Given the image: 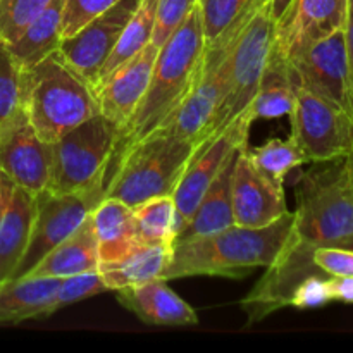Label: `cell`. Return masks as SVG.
I'll return each mask as SVG.
<instances>
[{"instance_id": "1", "label": "cell", "mask_w": 353, "mask_h": 353, "mask_svg": "<svg viewBox=\"0 0 353 353\" xmlns=\"http://www.w3.org/2000/svg\"><path fill=\"white\" fill-rule=\"evenodd\" d=\"M203 48L202 19L199 6H195L185 23L159 48L147 92L130 123L119 131L109 165L137 141L159 131L171 119L195 85Z\"/></svg>"}, {"instance_id": "2", "label": "cell", "mask_w": 353, "mask_h": 353, "mask_svg": "<svg viewBox=\"0 0 353 353\" xmlns=\"http://www.w3.org/2000/svg\"><path fill=\"white\" fill-rule=\"evenodd\" d=\"M293 228V212L262 228L233 226L203 236L176 241L162 279L188 276L241 278L278 259Z\"/></svg>"}, {"instance_id": "3", "label": "cell", "mask_w": 353, "mask_h": 353, "mask_svg": "<svg viewBox=\"0 0 353 353\" xmlns=\"http://www.w3.org/2000/svg\"><path fill=\"white\" fill-rule=\"evenodd\" d=\"M290 240L305 247H334L353 236V176L348 159L317 162L295 188Z\"/></svg>"}, {"instance_id": "4", "label": "cell", "mask_w": 353, "mask_h": 353, "mask_svg": "<svg viewBox=\"0 0 353 353\" xmlns=\"http://www.w3.org/2000/svg\"><path fill=\"white\" fill-rule=\"evenodd\" d=\"M21 105L45 143L99 114L92 86L61 59L57 50L21 74Z\"/></svg>"}, {"instance_id": "5", "label": "cell", "mask_w": 353, "mask_h": 353, "mask_svg": "<svg viewBox=\"0 0 353 353\" xmlns=\"http://www.w3.org/2000/svg\"><path fill=\"white\" fill-rule=\"evenodd\" d=\"M196 143L155 131L119 155L105 174V196L137 207L155 196L174 193Z\"/></svg>"}, {"instance_id": "6", "label": "cell", "mask_w": 353, "mask_h": 353, "mask_svg": "<svg viewBox=\"0 0 353 353\" xmlns=\"http://www.w3.org/2000/svg\"><path fill=\"white\" fill-rule=\"evenodd\" d=\"M274 41L276 19L272 17L271 0H259L231 52L223 102L217 107L199 145L219 137L248 109L261 85Z\"/></svg>"}, {"instance_id": "7", "label": "cell", "mask_w": 353, "mask_h": 353, "mask_svg": "<svg viewBox=\"0 0 353 353\" xmlns=\"http://www.w3.org/2000/svg\"><path fill=\"white\" fill-rule=\"evenodd\" d=\"M119 130L102 114L78 124L50 145V172L47 190L52 193H74L102 188L116 147Z\"/></svg>"}, {"instance_id": "8", "label": "cell", "mask_w": 353, "mask_h": 353, "mask_svg": "<svg viewBox=\"0 0 353 353\" xmlns=\"http://www.w3.org/2000/svg\"><path fill=\"white\" fill-rule=\"evenodd\" d=\"M257 3L259 0H254L250 9L240 19L234 21L216 40L205 45L202 61H200L199 74H196L192 92L183 100L178 110L172 114L171 119L159 131L188 138V140L195 141L196 147H199L217 107L223 102L224 92H226L228 71H230L231 52H233L234 43L240 37V31L243 30L245 23L254 12Z\"/></svg>"}, {"instance_id": "9", "label": "cell", "mask_w": 353, "mask_h": 353, "mask_svg": "<svg viewBox=\"0 0 353 353\" xmlns=\"http://www.w3.org/2000/svg\"><path fill=\"white\" fill-rule=\"evenodd\" d=\"M290 116L292 134L310 164L353 154V116L323 97L296 86Z\"/></svg>"}, {"instance_id": "10", "label": "cell", "mask_w": 353, "mask_h": 353, "mask_svg": "<svg viewBox=\"0 0 353 353\" xmlns=\"http://www.w3.org/2000/svg\"><path fill=\"white\" fill-rule=\"evenodd\" d=\"M296 86L305 88L353 116V88L345 28L305 45L286 59Z\"/></svg>"}, {"instance_id": "11", "label": "cell", "mask_w": 353, "mask_h": 353, "mask_svg": "<svg viewBox=\"0 0 353 353\" xmlns=\"http://www.w3.org/2000/svg\"><path fill=\"white\" fill-rule=\"evenodd\" d=\"M34 196L37 212L30 243L14 278L26 276L52 248L74 233L79 224L92 214L97 203L105 196V192L102 188L74 193H52L43 190Z\"/></svg>"}, {"instance_id": "12", "label": "cell", "mask_w": 353, "mask_h": 353, "mask_svg": "<svg viewBox=\"0 0 353 353\" xmlns=\"http://www.w3.org/2000/svg\"><path fill=\"white\" fill-rule=\"evenodd\" d=\"M252 124L254 123L245 110L219 137L195 148L178 185H176L174 193H172V200H174L179 221H181V230L192 219L196 205L205 195L209 186L212 185L216 176L219 174L221 169L224 168L228 159L238 148L248 147Z\"/></svg>"}, {"instance_id": "13", "label": "cell", "mask_w": 353, "mask_h": 353, "mask_svg": "<svg viewBox=\"0 0 353 353\" xmlns=\"http://www.w3.org/2000/svg\"><path fill=\"white\" fill-rule=\"evenodd\" d=\"M50 145L45 143L23 105L0 123V174L31 195L47 190Z\"/></svg>"}, {"instance_id": "14", "label": "cell", "mask_w": 353, "mask_h": 353, "mask_svg": "<svg viewBox=\"0 0 353 353\" xmlns=\"http://www.w3.org/2000/svg\"><path fill=\"white\" fill-rule=\"evenodd\" d=\"M140 2L141 0H119L116 6L97 16L74 34L61 40L57 54L92 88H95L100 69L116 47L124 26Z\"/></svg>"}, {"instance_id": "15", "label": "cell", "mask_w": 353, "mask_h": 353, "mask_svg": "<svg viewBox=\"0 0 353 353\" xmlns=\"http://www.w3.org/2000/svg\"><path fill=\"white\" fill-rule=\"evenodd\" d=\"M248 147L238 150L231 178V203L234 224L262 228L290 212L283 183L259 171L248 157Z\"/></svg>"}, {"instance_id": "16", "label": "cell", "mask_w": 353, "mask_h": 353, "mask_svg": "<svg viewBox=\"0 0 353 353\" xmlns=\"http://www.w3.org/2000/svg\"><path fill=\"white\" fill-rule=\"evenodd\" d=\"M350 0H292L276 21L274 48L285 59L345 28Z\"/></svg>"}, {"instance_id": "17", "label": "cell", "mask_w": 353, "mask_h": 353, "mask_svg": "<svg viewBox=\"0 0 353 353\" xmlns=\"http://www.w3.org/2000/svg\"><path fill=\"white\" fill-rule=\"evenodd\" d=\"M157 54L159 47L150 41L143 50L123 62L97 85L99 112L119 131L130 123L147 92Z\"/></svg>"}, {"instance_id": "18", "label": "cell", "mask_w": 353, "mask_h": 353, "mask_svg": "<svg viewBox=\"0 0 353 353\" xmlns=\"http://www.w3.org/2000/svg\"><path fill=\"white\" fill-rule=\"evenodd\" d=\"M0 283L14 278L30 243L37 196L0 174Z\"/></svg>"}, {"instance_id": "19", "label": "cell", "mask_w": 353, "mask_h": 353, "mask_svg": "<svg viewBox=\"0 0 353 353\" xmlns=\"http://www.w3.org/2000/svg\"><path fill=\"white\" fill-rule=\"evenodd\" d=\"M117 300L138 319L154 326H195L199 316L162 278L117 290Z\"/></svg>"}, {"instance_id": "20", "label": "cell", "mask_w": 353, "mask_h": 353, "mask_svg": "<svg viewBox=\"0 0 353 353\" xmlns=\"http://www.w3.org/2000/svg\"><path fill=\"white\" fill-rule=\"evenodd\" d=\"M93 230L99 243L100 269L123 261L140 247L133 207L103 196L92 210Z\"/></svg>"}, {"instance_id": "21", "label": "cell", "mask_w": 353, "mask_h": 353, "mask_svg": "<svg viewBox=\"0 0 353 353\" xmlns=\"http://www.w3.org/2000/svg\"><path fill=\"white\" fill-rule=\"evenodd\" d=\"M95 271H100V255L92 214H90L74 233L52 248L26 276L62 279L72 274Z\"/></svg>"}, {"instance_id": "22", "label": "cell", "mask_w": 353, "mask_h": 353, "mask_svg": "<svg viewBox=\"0 0 353 353\" xmlns=\"http://www.w3.org/2000/svg\"><path fill=\"white\" fill-rule=\"evenodd\" d=\"M61 278L23 276L0 283V324H17L52 312Z\"/></svg>"}, {"instance_id": "23", "label": "cell", "mask_w": 353, "mask_h": 353, "mask_svg": "<svg viewBox=\"0 0 353 353\" xmlns=\"http://www.w3.org/2000/svg\"><path fill=\"white\" fill-rule=\"evenodd\" d=\"M238 150L228 159L224 168L221 169L219 174L216 176L212 185L209 186L205 195L202 196L200 203L196 205L192 219L179 231L174 243L176 241L190 240V238L195 236H203V234L216 233V231L233 226L234 217L233 203H231V178H233L234 159H236Z\"/></svg>"}, {"instance_id": "24", "label": "cell", "mask_w": 353, "mask_h": 353, "mask_svg": "<svg viewBox=\"0 0 353 353\" xmlns=\"http://www.w3.org/2000/svg\"><path fill=\"white\" fill-rule=\"evenodd\" d=\"M295 93L296 83L293 79L288 62L283 55L278 54L276 48H272L257 93L247 109L252 123L288 116L295 103Z\"/></svg>"}, {"instance_id": "25", "label": "cell", "mask_w": 353, "mask_h": 353, "mask_svg": "<svg viewBox=\"0 0 353 353\" xmlns=\"http://www.w3.org/2000/svg\"><path fill=\"white\" fill-rule=\"evenodd\" d=\"M65 0H50L43 12L6 47L21 69L31 68L54 54L62 40V12Z\"/></svg>"}, {"instance_id": "26", "label": "cell", "mask_w": 353, "mask_h": 353, "mask_svg": "<svg viewBox=\"0 0 353 353\" xmlns=\"http://www.w3.org/2000/svg\"><path fill=\"white\" fill-rule=\"evenodd\" d=\"M174 245H140L123 261L100 269L109 292L143 285L164 276L172 259Z\"/></svg>"}, {"instance_id": "27", "label": "cell", "mask_w": 353, "mask_h": 353, "mask_svg": "<svg viewBox=\"0 0 353 353\" xmlns=\"http://www.w3.org/2000/svg\"><path fill=\"white\" fill-rule=\"evenodd\" d=\"M133 212L141 245H174L181 221L171 195L147 200L133 207Z\"/></svg>"}, {"instance_id": "28", "label": "cell", "mask_w": 353, "mask_h": 353, "mask_svg": "<svg viewBox=\"0 0 353 353\" xmlns=\"http://www.w3.org/2000/svg\"><path fill=\"white\" fill-rule=\"evenodd\" d=\"M155 6H157V0H141L140 6L137 7L133 16L130 17L128 24L124 26L116 47L112 48L110 55L107 57L105 64L100 69L95 88L114 69L119 68L123 62H126L128 59L137 55L138 52L143 50L150 43L155 24ZM95 88H93V92H95Z\"/></svg>"}, {"instance_id": "29", "label": "cell", "mask_w": 353, "mask_h": 353, "mask_svg": "<svg viewBox=\"0 0 353 353\" xmlns=\"http://www.w3.org/2000/svg\"><path fill=\"white\" fill-rule=\"evenodd\" d=\"M247 152L259 171L264 172L274 181L283 183V185H285V178L293 169L307 164L305 155L292 137L286 138V140L272 138L254 150L247 148Z\"/></svg>"}, {"instance_id": "30", "label": "cell", "mask_w": 353, "mask_h": 353, "mask_svg": "<svg viewBox=\"0 0 353 353\" xmlns=\"http://www.w3.org/2000/svg\"><path fill=\"white\" fill-rule=\"evenodd\" d=\"M50 0H0V45L9 47L40 16Z\"/></svg>"}, {"instance_id": "31", "label": "cell", "mask_w": 353, "mask_h": 353, "mask_svg": "<svg viewBox=\"0 0 353 353\" xmlns=\"http://www.w3.org/2000/svg\"><path fill=\"white\" fill-rule=\"evenodd\" d=\"M254 0H199L200 19L205 45L223 34L231 24L240 19Z\"/></svg>"}, {"instance_id": "32", "label": "cell", "mask_w": 353, "mask_h": 353, "mask_svg": "<svg viewBox=\"0 0 353 353\" xmlns=\"http://www.w3.org/2000/svg\"><path fill=\"white\" fill-rule=\"evenodd\" d=\"M105 292H109V288L103 283L100 271L81 272V274H72L68 276V278H62L57 293H55L54 303H52V312H57L62 307L81 302V300Z\"/></svg>"}, {"instance_id": "33", "label": "cell", "mask_w": 353, "mask_h": 353, "mask_svg": "<svg viewBox=\"0 0 353 353\" xmlns=\"http://www.w3.org/2000/svg\"><path fill=\"white\" fill-rule=\"evenodd\" d=\"M196 3L199 0H157L152 43L161 48L171 38V34L185 23Z\"/></svg>"}, {"instance_id": "34", "label": "cell", "mask_w": 353, "mask_h": 353, "mask_svg": "<svg viewBox=\"0 0 353 353\" xmlns=\"http://www.w3.org/2000/svg\"><path fill=\"white\" fill-rule=\"evenodd\" d=\"M330 302H336L334 278L323 272H316V274L307 276L296 285L288 305L296 307V309H314V307L326 305Z\"/></svg>"}, {"instance_id": "35", "label": "cell", "mask_w": 353, "mask_h": 353, "mask_svg": "<svg viewBox=\"0 0 353 353\" xmlns=\"http://www.w3.org/2000/svg\"><path fill=\"white\" fill-rule=\"evenodd\" d=\"M21 74L23 69L0 45V123L21 107Z\"/></svg>"}, {"instance_id": "36", "label": "cell", "mask_w": 353, "mask_h": 353, "mask_svg": "<svg viewBox=\"0 0 353 353\" xmlns=\"http://www.w3.org/2000/svg\"><path fill=\"white\" fill-rule=\"evenodd\" d=\"M119 0H65L62 12V38L81 30L85 24L114 7Z\"/></svg>"}, {"instance_id": "37", "label": "cell", "mask_w": 353, "mask_h": 353, "mask_svg": "<svg viewBox=\"0 0 353 353\" xmlns=\"http://www.w3.org/2000/svg\"><path fill=\"white\" fill-rule=\"evenodd\" d=\"M312 262L323 274L353 278V250L343 247H316Z\"/></svg>"}, {"instance_id": "38", "label": "cell", "mask_w": 353, "mask_h": 353, "mask_svg": "<svg viewBox=\"0 0 353 353\" xmlns=\"http://www.w3.org/2000/svg\"><path fill=\"white\" fill-rule=\"evenodd\" d=\"M334 278V295L336 302L353 303V278Z\"/></svg>"}, {"instance_id": "39", "label": "cell", "mask_w": 353, "mask_h": 353, "mask_svg": "<svg viewBox=\"0 0 353 353\" xmlns=\"http://www.w3.org/2000/svg\"><path fill=\"white\" fill-rule=\"evenodd\" d=\"M345 40H347L348 62H350V76H352V88H353V0L348 3V16L345 23Z\"/></svg>"}, {"instance_id": "40", "label": "cell", "mask_w": 353, "mask_h": 353, "mask_svg": "<svg viewBox=\"0 0 353 353\" xmlns=\"http://www.w3.org/2000/svg\"><path fill=\"white\" fill-rule=\"evenodd\" d=\"M290 2H292V0H271V10H272V17H274L276 21H278L279 17L283 16V12H285V10L288 9Z\"/></svg>"}, {"instance_id": "41", "label": "cell", "mask_w": 353, "mask_h": 353, "mask_svg": "<svg viewBox=\"0 0 353 353\" xmlns=\"http://www.w3.org/2000/svg\"><path fill=\"white\" fill-rule=\"evenodd\" d=\"M334 247H343V248H348V250H353V236L348 238V240L341 241L340 245H334Z\"/></svg>"}, {"instance_id": "42", "label": "cell", "mask_w": 353, "mask_h": 353, "mask_svg": "<svg viewBox=\"0 0 353 353\" xmlns=\"http://www.w3.org/2000/svg\"><path fill=\"white\" fill-rule=\"evenodd\" d=\"M348 164H350V169H352V176H353V154L348 155Z\"/></svg>"}, {"instance_id": "43", "label": "cell", "mask_w": 353, "mask_h": 353, "mask_svg": "<svg viewBox=\"0 0 353 353\" xmlns=\"http://www.w3.org/2000/svg\"><path fill=\"white\" fill-rule=\"evenodd\" d=\"M0 200H2V181H0Z\"/></svg>"}]
</instances>
